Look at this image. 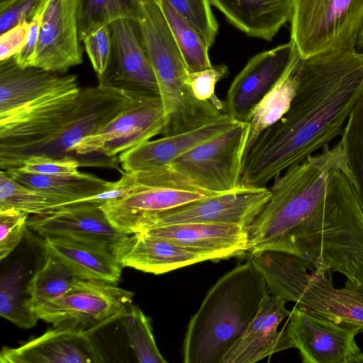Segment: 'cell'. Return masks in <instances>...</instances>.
Returning <instances> with one entry per match:
<instances>
[{"label":"cell","instance_id":"6da1fadb","mask_svg":"<svg viewBox=\"0 0 363 363\" xmlns=\"http://www.w3.org/2000/svg\"><path fill=\"white\" fill-rule=\"evenodd\" d=\"M363 96V52L301 56L299 82L286 112L262 131L244 157L240 186L264 187L328 145Z\"/></svg>","mask_w":363,"mask_h":363},{"label":"cell","instance_id":"7a4b0ae2","mask_svg":"<svg viewBox=\"0 0 363 363\" xmlns=\"http://www.w3.org/2000/svg\"><path fill=\"white\" fill-rule=\"evenodd\" d=\"M291 254L313 269L363 284V211L348 168L331 175L325 199L292 233Z\"/></svg>","mask_w":363,"mask_h":363},{"label":"cell","instance_id":"3957f363","mask_svg":"<svg viewBox=\"0 0 363 363\" xmlns=\"http://www.w3.org/2000/svg\"><path fill=\"white\" fill-rule=\"evenodd\" d=\"M339 168H347L340 141L277 176L269 201L246 228L247 255L267 250L291 254L293 232L322 203L331 175Z\"/></svg>","mask_w":363,"mask_h":363},{"label":"cell","instance_id":"277c9868","mask_svg":"<svg viewBox=\"0 0 363 363\" xmlns=\"http://www.w3.org/2000/svg\"><path fill=\"white\" fill-rule=\"evenodd\" d=\"M268 293L265 278L251 259L219 279L188 324L184 362L220 363Z\"/></svg>","mask_w":363,"mask_h":363},{"label":"cell","instance_id":"5b68a950","mask_svg":"<svg viewBox=\"0 0 363 363\" xmlns=\"http://www.w3.org/2000/svg\"><path fill=\"white\" fill-rule=\"evenodd\" d=\"M250 259L264 277L270 294L363 332V284L347 280L337 289L325 272L312 269L308 273L306 260L286 252L263 251Z\"/></svg>","mask_w":363,"mask_h":363},{"label":"cell","instance_id":"8992f818","mask_svg":"<svg viewBox=\"0 0 363 363\" xmlns=\"http://www.w3.org/2000/svg\"><path fill=\"white\" fill-rule=\"evenodd\" d=\"M247 122H240L173 160L164 169L134 174L136 182L165 185L213 196L240 186Z\"/></svg>","mask_w":363,"mask_h":363},{"label":"cell","instance_id":"52a82bcc","mask_svg":"<svg viewBox=\"0 0 363 363\" xmlns=\"http://www.w3.org/2000/svg\"><path fill=\"white\" fill-rule=\"evenodd\" d=\"M291 40L308 57L355 50L363 27V0H292Z\"/></svg>","mask_w":363,"mask_h":363},{"label":"cell","instance_id":"ba28073f","mask_svg":"<svg viewBox=\"0 0 363 363\" xmlns=\"http://www.w3.org/2000/svg\"><path fill=\"white\" fill-rule=\"evenodd\" d=\"M128 101L126 93L118 89L98 84L82 89L74 107L60 127L44 139L16 152L1 162V170L18 168L31 155H72L73 148L80 140L103 128L125 106Z\"/></svg>","mask_w":363,"mask_h":363},{"label":"cell","instance_id":"9c48e42d","mask_svg":"<svg viewBox=\"0 0 363 363\" xmlns=\"http://www.w3.org/2000/svg\"><path fill=\"white\" fill-rule=\"evenodd\" d=\"M137 22L154 71L164 111L180 114L196 103L180 50L155 0H138Z\"/></svg>","mask_w":363,"mask_h":363},{"label":"cell","instance_id":"30bf717a","mask_svg":"<svg viewBox=\"0 0 363 363\" xmlns=\"http://www.w3.org/2000/svg\"><path fill=\"white\" fill-rule=\"evenodd\" d=\"M82 89L75 74H65L52 90L0 114V163L57 129L74 107Z\"/></svg>","mask_w":363,"mask_h":363},{"label":"cell","instance_id":"8fae6325","mask_svg":"<svg viewBox=\"0 0 363 363\" xmlns=\"http://www.w3.org/2000/svg\"><path fill=\"white\" fill-rule=\"evenodd\" d=\"M125 92L128 98L125 106L99 130L80 140L72 153L79 156L99 153L116 157L162 134L165 118L160 95Z\"/></svg>","mask_w":363,"mask_h":363},{"label":"cell","instance_id":"7c38bea8","mask_svg":"<svg viewBox=\"0 0 363 363\" xmlns=\"http://www.w3.org/2000/svg\"><path fill=\"white\" fill-rule=\"evenodd\" d=\"M286 330L304 363H363V352L355 341L361 333L357 327L336 323L297 304Z\"/></svg>","mask_w":363,"mask_h":363},{"label":"cell","instance_id":"4fadbf2b","mask_svg":"<svg viewBox=\"0 0 363 363\" xmlns=\"http://www.w3.org/2000/svg\"><path fill=\"white\" fill-rule=\"evenodd\" d=\"M134 293L110 282L76 278L63 295L35 307L38 319L56 326H82L120 315L132 302Z\"/></svg>","mask_w":363,"mask_h":363},{"label":"cell","instance_id":"5bb4252c","mask_svg":"<svg viewBox=\"0 0 363 363\" xmlns=\"http://www.w3.org/2000/svg\"><path fill=\"white\" fill-rule=\"evenodd\" d=\"M270 196L271 191L266 186H240L232 191L157 213L142 231L151 227L187 223L234 224L247 228L262 211Z\"/></svg>","mask_w":363,"mask_h":363},{"label":"cell","instance_id":"9a60e30c","mask_svg":"<svg viewBox=\"0 0 363 363\" xmlns=\"http://www.w3.org/2000/svg\"><path fill=\"white\" fill-rule=\"evenodd\" d=\"M91 202L67 204L28 218L27 225L43 237H62L109 251L118 257L130 235L114 228L100 207Z\"/></svg>","mask_w":363,"mask_h":363},{"label":"cell","instance_id":"2e32d148","mask_svg":"<svg viewBox=\"0 0 363 363\" xmlns=\"http://www.w3.org/2000/svg\"><path fill=\"white\" fill-rule=\"evenodd\" d=\"M111 54L98 84L124 91L159 95L157 79L137 21L121 19L108 25Z\"/></svg>","mask_w":363,"mask_h":363},{"label":"cell","instance_id":"e0dca14e","mask_svg":"<svg viewBox=\"0 0 363 363\" xmlns=\"http://www.w3.org/2000/svg\"><path fill=\"white\" fill-rule=\"evenodd\" d=\"M78 1H46L30 66L64 73L82 62Z\"/></svg>","mask_w":363,"mask_h":363},{"label":"cell","instance_id":"ac0fdd59","mask_svg":"<svg viewBox=\"0 0 363 363\" xmlns=\"http://www.w3.org/2000/svg\"><path fill=\"white\" fill-rule=\"evenodd\" d=\"M297 52L296 45L290 40L250 58L228 89L225 113L238 122H247Z\"/></svg>","mask_w":363,"mask_h":363},{"label":"cell","instance_id":"d6986e66","mask_svg":"<svg viewBox=\"0 0 363 363\" xmlns=\"http://www.w3.org/2000/svg\"><path fill=\"white\" fill-rule=\"evenodd\" d=\"M130 174L131 191L100 206L112 225L125 234L140 233L157 213L210 196L194 190L140 184Z\"/></svg>","mask_w":363,"mask_h":363},{"label":"cell","instance_id":"ffe728a7","mask_svg":"<svg viewBox=\"0 0 363 363\" xmlns=\"http://www.w3.org/2000/svg\"><path fill=\"white\" fill-rule=\"evenodd\" d=\"M102 356L84 326L62 323L17 347H4L1 363H96Z\"/></svg>","mask_w":363,"mask_h":363},{"label":"cell","instance_id":"44dd1931","mask_svg":"<svg viewBox=\"0 0 363 363\" xmlns=\"http://www.w3.org/2000/svg\"><path fill=\"white\" fill-rule=\"evenodd\" d=\"M286 301L269 292L255 317L223 356L220 363H254L278 352L293 347L281 322L291 315Z\"/></svg>","mask_w":363,"mask_h":363},{"label":"cell","instance_id":"7402d4cb","mask_svg":"<svg viewBox=\"0 0 363 363\" xmlns=\"http://www.w3.org/2000/svg\"><path fill=\"white\" fill-rule=\"evenodd\" d=\"M238 123L225 113L218 119L197 128L147 140L121 153L118 162L125 172H157L195 146L223 133Z\"/></svg>","mask_w":363,"mask_h":363},{"label":"cell","instance_id":"603a6c76","mask_svg":"<svg viewBox=\"0 0 363 363\" xmlns=\"http://www.w3.org/2000/svg\"><path fill=\"white\" fill-rule=\"evenodd\" d=\"M142 234L162 238L178 245L210 253L218 261L247 255L248 233L238 225L187 223L151 227Z\"/></svg>","mask_w":363,"mask_h":363},{"label":"cell","instance_id":"cb8c5ba5","mask_svg":"<svg viewBox=\"0 0 363 363\" xmlns=\"http://www.w3.org/2000/svg\"><path fill=\"white\" fill-rule=\"evenodd\" d=\"M118 258L124 267L161 274L207 260L218 261L207 252L178 245L142 233L130 235Z\"/></svg>","mask_w":363,"mask_h":363},{"label":"cell","instance_id":"d4e9b609","mask_svg":"<svg viewBox=\"0 0 363 363\" xmlns=\"http://www.w3.org/2000/svg\"><path fill=\"white\" fill-rule=\"evenodd\" d=\"M233 26L249 36L270 41L290 21L292 0H210Z\"/></svg>","mask_w":363,"mask_h":363},{"label":"cell","instance_id":"484cf974","mask_svg":"<svg viewBox=\"0 0 363 363\" xmlns=\"http://www.w3.org/2000/svg\"><path fill=\"white\" fill-rule=\"evenodd\" d=\"M43 246L77 278L116 284L121 279L123 267L109 251L62 237H45Z\"/></svg>","mask_w":363,"mask_h":363},{"label":"cell","instance_id":"4316f807","mask_svg":"<svg viewBox=\"0 0 363 363\" xmlns=\"http://www.w3.org/2000/svg\"><path fill=\"white\" fill-rule=\"evenodd\" d=\"M60 75L42 68L19 66L14 57L0 62V114L16 109L54 89Z\"/></svg>","mask_w":363,"mask_h":363},{"label":"cell","instance_id":"83f0119b","mask_svg":"<svg viewBox=\"0 0 363 363\" xmlns=\"http://www.w3.org/2000/svg\"><path fill=\"white\" fill-rule=\"evenodd\" d=\"M4 172L17 182L46 193L59 199L65 205L74 203L112 189L117 183L79 172L67 176L31 174L22 172L18 168L9 169Z\"/></svg>","mask_w":363,"mask_h":363},{"label":"cell","instance_id":"f1b7e54d","mask_svg":"<svg viewBox=\"0 0 363 363\" xmlns=\"http://www.w3.org/2000/svg\"><path fill=\"white\" fill-rule=\"evenodd\" d=\"M300 60L298 51L280 79L253 111L247 121L249 131L245 155L258 135L276 123L289 109L298 86Z\"/></svg>","mask_w":363,"mask_h":363},{"label":"cell","instance_id":"f546056e","mask_svg":"<svg viewBox=\"0 0 363 363\" xmlns=\"http://www.w3.org/2000/svg\"><path fill=\"white\" fill-rule=\"evenodd\" d=\"M162 12L189 73L208 69L209 48L201 35L167 0H155Z\"/></svg>","mask_w":363,"mask_h":363},{"label":"cell","instance_id":"4dcf8cb0","mask_svg":"<svg viewBox=\"0 0 363 363\" xmlns=\"http://www.w3.org/2000/svg\"><path fill=\"white\" fill-rule=\"evenodd\" d=\"M76 278L65 264L46 253L43 265L26 286L25 292L29 296L26 300L28 306L32 311L40 304L60 297L69 289Z\"/></svg>","mask_w":363,"mask_h":363},{"label":"cell","instance_id":"1f68e13d","mask_svg":"<svg viewBox=\"0 0 363 363\" xmlns=\"http://www.w3.org/2000/svg\"><path fill=\"white\" fill-rule=\"evenodd\" d=\"M65 206L59 199L32 189L0 172V210L15 209L28 215L50 213Z\"/></svg>","mask_w":363,"mask_h":363},{"label":"cell","instance_id":"d6a6232c","mask_svg":"<svg viewBox=\"0 0 363 363\" xmlns=\"http://www.w3.org/2000/svg\"><path fill=\"white\" fill-rule=\"evenodd\" d=\"M138 0H79L81 41L91 31L121 19L137 21Z\"/></svg>","mask_w":363,"mask_h":363},{"label":"cell","instance_id":"836d02e7","mask_svg":"<svg viewBox=\"0 0 363 363\" xmlns=\"http://www.w3.org/2000/svg\"><path fill=\"white\" fill-rule=\"evenodd\" d=\"M340 141L351 182L363 211V96L350 114Z\"/></svg>","mask_w":363,"mask_h":363},{"label":"cell","instance_id":"e575fe53","mask_svg":"<svg viewBox=\"0 0 363 363\" xmlns=\"http://www.w3.org/2000/svg\"><path fill=\"white\" fill-rule=\"evenodd\" d=\"M22 266L17 264L1 278L0 314L20 328L33 327L38 318L27 305L21 286Z\"/></svg>","mask_w":363,"mask_h":363},{"label":"cell","instance_id":"d590c367","mask_svg":"<svg viewBox=\"0 0 363 363\" xmlns=\"http://www.w3.org/2000/svg\"><path fill=\"white\" fill-rule=\"evenodd\" d=\"M130 344L140 363H166L160 352L149 319L137 306L129 305L121 313Z\"/></svg>","mask_w":363,"mask_h":363},{"label":"cell","instance_id":"8d00e7d4","mask_svg":"<svg viewBox=\"0 0 363 363\" xmlns=\"http://www.w3.org/2000/svg\"><path fill=\"white\" fill-rule=\"evenodd\" d=\"M201 35L210 48L218 30L210 0H167Z\"/></svg>","mask_w":363,"mask_h":363},{"label":"cell","instance_id":"74e56055","mask_svg":"<svg viewBox=\"0 0 363 363\" xmlns=\"http://www.w3.org/2000/svg\"><path fill=\"white\" fill-rule=\"evenodd\" d=\"M82 162L73 155L53 157L45 155H31L18 167L27 173L48 176H67L77 174Z\"/></svg>","mask_w":363,"mask_h":363},{"label":"cell","instance_id":"f35d334b","mask_svg":"<svg viewBox=\"0 0 363 363\" xmlns=\"http://www.w3.org/2000/svg\"><path fill=\"white\" fill-rule=\"evenodd\" d=\"M228 74V67L224 65L189 74V84L194 96L202 101L209 102L222 111L224 103L216 96V84Z\"/></svg>","mask_w":363,"mask_h":363},{"label":"cell","instance_id":"ab89813d","mask_svg":"<svg viewBox=\"0 0 363 363\" xmlns=\"http://www.w3.org/2000/svg\"><path fill=\"white\" fill-rule=\"evenodd\" d=\"M28 214L12 208L0 210V259L10 255L28 227Z\"/></svg>","mask_w":363,"mask_h":363},{"label":"cell","instance_id":"60d3db41","mask_svg":"<svg viewBox=\"0 0 363 363\" xmlns=\"http://www.w3.org/2000/svg\"><path fill=\"white\" fill-rule=\"evenodd\" d=\"M97 78L106 72L111 54V37L108 26L99 28L82 40Z\"/></svg>","mask_w":363,"mask_h":363},{"label":"cell","instance_id":"b9f144b4","mask_svg":"<svg viewBox=\"0 0 363 363\" xmlns=\"http://www.w3.org/2000/svg\"><path fill=\"white\" fill-rule=\"evenodd\" d=\"M47 0H9L0 3V34L30 21Z\"/></svg>","mask_w":363,"mask_h":363},{"label":"cell","instance_id":"7bdbcfd3","mask_svg":"<svg viewBox=\"0 0 363 363\" xmlns=\"http://www.w3.org/2000/svg\"><path fill=\"white\" fill-rule=\"evenodd\" d=\"M28 21H23L1 33L0 62L14 57L21 49L28 32Z\"/></svg>","mask_w":363,"mask_h":363},{"label":"cell","instance_id":"ee69618b","mask_svg":"<svg viewBox=\"0 0 363 363\" xmlns=\"http://www.w3.org/2000/svg\"><path fill=\"white\" fill-rule=\"evenodd\" d=\"M44 5L28 21V29L25 42L20 51L14 56L16 63L21 67L30 66L38 40Z\"/></svg>","mask_w":363,"mask_h":363},{"label":"cell","instance_id":"f6af8a7d","mask_svg":"<svg viewBox=\"0 0 363 363\" xmlns=\"http://www.w3.org/2000/svg\"><path fill=\"white\" fill-rule=\"evenodd\" d=\"M357 45L358 48L363 52V27L359 33Z\"/></svg>","mask_w":363,"mask_h":363},{"label":"cell","instance_id":"bcb514c9","mask_svg":"<svg viewBox=\"0 0 363 363\" xmlns=\"http://www.w3.org/2000/svg\"><path fill=\"white\" fill-rule=\"evenodd\" d=\"M9 0H0V3H2V2H5V1H7Z\"/></svg>","mask_w":363,"mask_h":363}]
</instances>
